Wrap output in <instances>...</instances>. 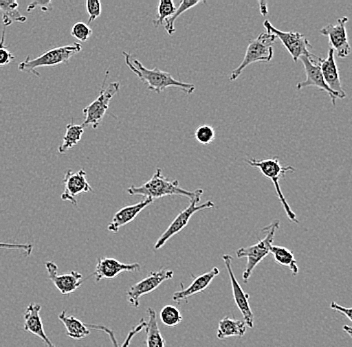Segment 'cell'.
<instances>
[{"label": "cell", "mask_w": 352, "mask_h": 347, "mask_svg": "<svg viewBox=\"0 0 352 347\" xmlns=\"http://www.w3.org/2000/svg\"><path fill=\"white\" fill-rule=\"evenodd\" d=\"M343 331L352 338V327L349 326V325H344V326H343Z\"/></svg>", "instance_id": "f35d334b"}, {"label": "cell", "mask_w": 352, "mask_h": 347, "mask_svg": "<svg viewBox=\"0 0 352 347\" xmlns=\"http://www.w3.org/2000/svg\"><path fill=\"white\" fill-rule=\"evenodd\" d=\"M202 194H204V191L198 193L195 199L190 201V204H189L188 208H186L184 212H180L179 214L176 216L175 221L171 223L168 228L165 230L162 236L156 241L155 245H154V249L158 250L164 247L165 243H166L171 237L176 236V234H179L182 230H184L195 213L199 212V210H210V208H215L214 202L212 201H208L206 202V203L197 205L198 202H199L200 199H201Z\"/></svg>", "instance_id": "ba28073f"}, {"label": "cell", "mask_w": 352, "mask_h": 347, "mask_svg": "<svg viewBox=\"0 0 352 347\" xmlns=\"http://www.w3.org/2000/svg\"><path fill=\"white\" fill-rule=\"evenodd\" d=\"M4 43H6V30L2 32L1 41H0V67L10 65L11 61L14 60L15 58L8 47L4 45Z\"/></svg>", "instance_id": "d6a6232c"}, {"label": "cell", "mask_w": 352, "mask_h": 347, "mask_svg": "<svg viewBox=\"0 0 352 347\" xmlns=\"http://www.w3.org/2000/svg\"><path fill=\"white\" fill-rule=\"evenodd\" d=\"M201 1H192V0H184V1L180 2L179 8H176V12L170 19H167L164 23V28L166 30L167 34L169 35H173L175 32V24L176 19L182 14V13L186 12L187 10H191V8H195V6L198 5V4H201Z\"/></svg>", "instance_id": "83f0119b"}, {"label": "cell", "mask_w": 352, "mask_h": 347, "mask_svg": "<svg viewBox=\"0 0 352 347\" xmlns=\"http://www.w3.org/2000/svg\"><path fill=\"white\" fill-rule=\"evenodd\" d=\"M46 270H47L48 278L52 281L54 287L60 291L63 295H69L76 291L82 284V274L77 271H72L68 274L59 276L58 267L54 261H47L45 263Z\"/></svg>", "instance_id": "9a60e30c"}, {"label": "cell", "mask_w": 352, "mask_h": 347, "mask_svg": "<svg viewBox=\"0 0 352 347\" xmlns=\"http://www.w3.org/2000/svg\"><path fill=\"white\" fill-rule=\"evenodd\" d=\"M276 36L270 32H264L259 34L256 38L250 41L246 48L245 56L239 67L232 70L230 81L236 80L242 71L248 65L254 63H270L274 57V43L276 41Z\"/></svg>", "instance_id": "8992f818"}, {"label": "cell", "mask_w": 352, "mask_h": 347, "mask_svg": "<svg viewBox=\"0 0 352 347\" xmlns=\"http://www.w3.org/2000/svg\"><path fill=\"white\" fill-rule=\"evenodd\" d=\"M41 305L38 303H30L24 313V331L32 333L41 338L45 347H55L52 340L46 335L43 320L41 317Z\"/></svg>", "instance_id": "ac0fdd59"}, {"label": "cell", "mask_w": 352, "mask_h": 347, "mask_svg": "<svg viewBox=\"0 0 352 347\" xmlns=\"http://www.w3.org/2000/svg\"><path fill=\"white\" fill-rule=\"evenodd\" d=\"M259 6H261V14L264 15L265 16L266 14L268 13L267 10V3L264 1L259 2Z\"/></svg>", "instance_id": "74e56055"}, {"label": "cell", "mask_w": 352, "mask_h": 347, "mask_svg": "<svg viewBox=\"0 0 352 347\" xmlns=\"http://www.w3.org/2000/svg\"><path fill=\"white\" fill-rule=\"evenodd\" d=\"M59 320L63 322L66 328V333L74 339H82L90 335V329L87 324H83L78 318L74 316L66 315V311L59 314Z\"/></svg>", "instance_id": "7402d4cb"}, {"label": "cell", "mask_w": 352, "mask_h": 347, "mask_svg": "<svg viewBox=\"0 0 352 347\" xmlns=\"http://www.w3.org/2000/svg\"><path fill=\"white\" fill-rule=\"evenodd\" d=\"M220 270L219 267H213L210 271L206 273L201 274L197 276L192 280L191 284L186 289H182V291H176L173 293V300L175 302H182L186 300L187 298L195 295V294L201 293L208 289V285L212 282V280L219 276Z\"/></svg>", "instance_id": "ffe728a7"}, {"label": "cell", "mask_w": 352, "mask_h": 347, "mask_svg": "<svg viewBox=\"0 0 352 347\" xmlns=\"http://www.w3.org/2000/svg\"><path fill=\"white\" fill-rule=\"evenodd\" d=\"M278 228L279 221H274L261 230V232L265 234L263 239L252 247H241L237 250V258L248 259V263H246V267L243 272L244 282L248 283L255 267L270 254V248L274 245L272 243H274L275 232Z\"/></svg>", "instance_id": "277c9868"}, {"label": "cell", "mask_w": 352, "mask_h": 347, "mask_svg": "<svg viewBox=\"0 0 352 347\" xmlns=\"http://www.w3.org/2000/svg\"><path fill=\"white\" fill-rule=\"evenodd\" d=\"M87 10L89 19L88 23H92L98 19L101 14V2L99 0H87Z\"/></svg>", "instance_id": "836d02e7"}, {"label": "cell", "mask_w": 352, "mask_h": 347, "mask_svg": "<svg viewBox=\"0 0 352 347\" xmlns=\"http://www.w3.org/2000/svg\"><path fill=\"white\" fill-rule=\"evenodd\" d=\"M0 249H12V250H21L24 254L30 256L33 250V245H21V243H0Z\"/></svg>", "instance_id": "e575fe53"}, {"label": "cell", "mask_w": 352, "mask_h": 347, "mask_svg": "<svg viewBox=\"0 0 352 347\" xmlns=\"http://www.w3.org/2000/svg\"><path fill=\"white\" fill-rule=\"evenodd\" d=\"M222 259H223L226 270H228V274H230L231 289H232L234 302L236 303L237 307L241 311L242 315H243V320L248 324V327L253 328V326H254V315H253L250 302H248L250 294L245 293L243 291L241 284H239V281L235 278L234 272H233L232 269V256H230V254H224L222 256Z\"/></svg>", "instance_id": "4fadbf2b"}, {"label": "cell", "mask_w": 352, "mask_h": 347, "mask_svg": "<svg viewBox=\"0 0 352 347\" xmlns=\"http://www.w3.org/2000/svg\"><path fill=\"white\" fill-rule=\"evenodd\" d=\"M160 320L166 326L175 327L182 324L184 317L179 309H176L173 305H166L160 311Z\"/></svg>", "instance_id": "f1b7e54d"}, {"label": "cell", "mask_w": 352, "mask_h": 347, "mask_svg": "<svg viewBox=\"0 0 352 347\" xmlns=\"http://www.w3.org/2000/svg\"><path fill=\"white\" fill-rule=\"evenodd\" d=\"M109 71L107 70L98 98L83 109V114L85 116V122L82 124L83 127L91 125L92 128H98V125L101 124L103 117L109 111L110 100L120 91V82H111L105 87V82L109 78Z\"/></svg>", "instance_id": "52a82bcc"}, {"label": "cell", "mask_w": 352, "mask_h": 347, "mask_svg": "<svg viewBox=\"0 0 352 347\" xmlns=\"http://www.w3.org/2000/svg\"><path fill=\"white\" fill-rule=\"evenodd\" d=\"M266 32H270L276 36L279 41L285 46L286 49L289 52L296 63L300 59L301 56H314V54L309 52L312 45L305 35L296 32H281V30L275 28L270 21H265L263 23Z\"/></svg>", "instance_id": "9c48e42d"}, {"label": "cell", "mask_w": 352, "mask_h": 347, "mask_svg": "<svg viewBox=\"0 0 352 347\" xmlns=\"http://www.w3.org/2000/svg\"><path fill=\"white\" fill-rule=\"evenodd\" d=\"M36 8H41L44 12H48V10H52V2L50 0L48 1H33L28 6V12H30Z\"/></svg>", "instance_id": "d590c367"}, {"label": "cell", "mask_w": 352, "mask_h": 347, "mask_svg": "<svg viewBox=\"0 0 352 347\" xmlns=\"http://www.w3.org/2000/svg\"><path fill=\"white\" fill-rule=\"evenodd\" d=\"M320 68L324 78L325 83L332 91L338 93L341 100L346 98V92L342 89L341 79L340 76V70L336 65V54L332 48H329V56L327 58H320Z\"/></svg>", "instance_id": "e0dca14e"}, {"label": "cell", "mask_w": 352, "mask_h": 347, "mask_svg": "<svg viewBox=\"0 0 352 347\" xmlns=\"http://www.w3.org/2000/svg\"><path fill=\"white\" fill-rule=\"evenodd\" d=\"M245 162L250 164V166H252V168L259 169L266 179L272 180V183L274 184L277 197H278L279 201L283 204L288 219L292 223L298 224L299 221L297 219L296 214L292 212V208L286 201L285 195H283V191H281L280 184H279V179L281 177H285L286 172H288V171L294 172L296 168L290 166H281L278 157L270 158V159H254V158H252V159H246Z\"/></svg>", "instance_id": "5b68a950"}, {"label": "cell", "mask_w": 352, "mask_h": 347, "mask_svg": "<svg viewBox=\"0 0 352 347\" xmlns=\"http://www.w3.org/2000/svg\"><path fill=\"white\" fill-rule=\"evenodd\" d=\"M195 136L197 142L202 146H208L214 140L215 131L210 125H201L195 131Z\"/></svg>", "instance_id": "4dcf8cb0"}, {"label": "cell", "mask_w": 352, "mask_h": 347, "mask_svg": "<svg viewBox=\"0 0 352 347\" xmlns=\"http://www.w3.org/2000/svg\"><path fill=\"white\" fill-rule=\"evenodd\" d=\"M140 263H122L114 258H98V265L94 270L96 282L102 280H112L122 272L140 271Z\"/></svg>", "instance_id": "2e32d148"}, {"label": "cell", "mask_w": 352, "mask_h": 347, "mask_svg": "<svg viewBox=\"0 0 352 347\" xmlns=\"http://www.w3.org/2000/svg\"><path fill=\"white\" fill-rule=\"evenodd\" d=\"M270 254L274 256L275 261L283 267H287L292 272V276H297L299 272L298 265L294 258V254L286 247L272 245L270 248Z\"/></svg>", "instance_id": "484cf974"}, {"label": "cell", "mask_w": 352, "mask_h": 347, "mask_svg": "<svg viewBox=\"0 0 352 347\" xmlns=\"http://www.w3.org/2000/svg\"><path fill=\"white\" fill-rule=\"evenodd\" d=\"M82 46L80 43L60 46V47L52 48L45 54H41L36 58H30L26 56L22 63L19 65V69L26 74H32L36 76H41L37 69L41 67H56L59 65H65L69 63L70 58L81 52Z\"/></svg>", "instance_id": "3957f363"}, {"label": "cell", "mask_w": 352, "mask_h": 347, "mask_svg": "<svg viewBox=\"0 0 352 347\" xmlns=\"http://www.w3.org/2000/svg\"><path fill=\"white\" fill-rule=\"evenodd\" d=\"M125 63L129 69L138 76L143 83L147 85L151 91L160 92L168 89V87H177V89L184 90L186 94H192L195 91V85L191 83L182 82V81L176 80L175 78L170 76V74L166 71H162L158 67H154L153 69L143 67L142 63L138 59L131 60V54L123 52Z\"/></svg>", "instance_id": "6da1fadb"}, {"label": "cell", "mask_w": 352, "mask_h": 347, "mask_svg": "<svg viewBox=\"0 0 352 347\" xmlns=\"http://www.w3.org/2000/svg\"><path fill=\"white\" fill-rule=\"evenodd\" d=\"M330 309L346 316L352 322V307H349H349L341 306V305L338 304V303L332 302L330 303Z\"/></svg>", "instance_id": "8d00e7d4"}, {"label": "cell", "mask_w": 352, "mask_h": 347, "mask_svg": "<svg viewBox=\"0 0 352 347\" xmlns=\"http://www.w3.org/2000/svg\"><path fill=\"white\" fill-rule=\"evenodd\" d=\"M85 133V127L82 125L69 124L66 125L65 135L63 136V144L58 147V153L65 155L66 151L77 146Z\"/></svg>", "instance_id": "d4e9b609"}, {"label": "cell", "mask_w": 352, "mask_h": 347, "mask_svg": "<svg viewBox=\"0 0 352 347\" xmlns=\"http://www.w3.org/2000/svg\"><path fill=\"white\" fill-rule=\"evenodd\" d=\"M148 313V320L146 322V342L147 347H165V340L162 333H160V326H158L157 320H156V313L153 309L149 307L147 309Z\"/></svg>", "instance_id": "603a6c76"}, {"label": "cell", "mask_w": 352, "mask_h": 347, "mask_svg": "<svg viewBox=\"0 0 352 347\" xmlns=\"http://www.w3.org/2000/svg\"><path fill=\"white\" fill-rule=\"evenodd\" d=\"M19 5L15 0H0V12L2 13V23L10 26L13 23H26L28 19L21 14Z\"/></svg>", "instance_id": "cb8c5ba5"}, {"label": "cell", "mask_w": 352, "mask_h": 347, "mask_svg": "<svg viewBox=\"0 0 352 347\" xmlns=\"http://www.w3.org/2000/svg\"><path fill=\"white\" fill-rule=\"evenodd\" d=\"M153 199H145L142 201L138 202V203L133 204V205L125 206V208H121L112 217V221H110L109 226H107V230L110 232L118 234L120 232V227L133 221L136 216L144 208H146L149 204L153 203Z\"/></svg>", "instance_id": "d6986e66"}, {"label": "cell", "mask_w": 352, "mask_h": 347, "mask_svg": "<svg viewBox=\"0 0 352 347\" xmlns=\"http://www.w3.org/2000/svg\"><path fill=\"white\" fill-rule=\"evenodd\" d=\"M349 17H340L334 24H327L321 28L320 34L329 37L330 48L338 54L340 58H345L351 54V46L347 36L346 24Z\"/></svg>", "instance_id": "7c38bea8"}, {"label": "cell", "mask_w": 352, "mask_h": 347, "mask_svg": "<svg viewBox=\"0 0 352 347\" xmlns=\"http://www.w3.org/2000/svg\"><path fill=\"white\" fill-rule=\"evenodd\" d=\"M246 331H248V324L244 320H237L230 317V316H226L219 322L217 338L226 339V338L232 337V336L242 337L245 335Z\"/></svg>", "instance_id": "44dd1931"}, {"label": "cell", "mask_w": 352, "mask_h": 347, "mask_svg": "<svg viewBox=\"0 0 352 347\" xmlns=\"http://www.w3.org/2000/svg\"><path fill=\"white\" fill-rule=\"evenodd\" d=\"M301 63L305 65L307 79L297 83L296 89L298 90L305 89V87H316L318 89L323 90L331 98L332 104L336 105V100H341L340 96L327 87L323 78L322 72L320 68V57L316 56L312 57L301 56Z\"/></svg>", "instance_id": "8fae6325"}, {"label": "cell", "mask_w": 352, "mask_h": 347, "mask_svg": "<svg viewBox=\"0 0 352 347\" xmlns=\"http://www.w3.org/2000/svg\"><path fill=\"white\" fill-rule=\"evenodd\" d=\"M72 35L81 43H85L92 35V30L85 23H77L72 26Z\"/></svg>", "instance_id": "1f68e13d"}, {"label": "cell", "mask_w": 352, "mask_h": 347, "mask_svg": "<svg viewBox=\"0 0 352 347\" xmlns=\"http://www.w3.org/2000/svg\"><path fill=\"white\" fill-rule=\"evenodd\" d=\"M176 12L175 2L173 0H162L158 4V16L154 19L153 24L155 27L164 24L167 19H170Z\"/></svg>", "instance_id": "f546056e"}, {"label": "cell", "mask_w": 352, "mask_h": 347, "mask_svg": "<svg viewBox=\"0 0 352 347\" xmlns=\"http://www.w3.org/2000/svg\"><path fill=\"white\" fill-rule=\"evenodd\" d=\"M175 272L169 269H160L153 271L148 276L132 285L126 292L127 302L132 307H140V298L145 294L156 291L164 281L173 280Z\"/></svg>", "instance_id": "30bf717a"}, {"label": "cell", "mask_w": 352, "mask_h": 347, "mask_svg": "<svg viewBox=\"0 0 352 347\" xmlns=\"http://www.w3.org/2000/svg\"><path fill=\"white\" fill-rule=\"evenodd\" d=\"M88 328H94L96 329V331H101L103 333H107L109 335L110 340H111L112 344H113V347H129V344H131V342L132 338L138 335V333L142 331L143 328L146 327V322L144 320H140V324L135 325L133 328L131 329V333H129L127 337L125 338L124 342H123L122 346H118V340H116V336H114L113 331H110L107 327L102 326V325H94V324H87Z\"/></svg>", "instance_id": "4316f807"}, {"label": "cell", "mask_w": 352, "mask_h": 347, "mask_svg": "<svg viewBox=\"0 0 352 347\" xmlns=\"http://www.w3.org/2000/svg\"><path fill=\"white\" fill-rule=\"evenodd\" d=\"M65 190L61 194V201L72 202L74 205L77 206L76 197L81 193L94 192L89 182L87 179V172L83 169L80 170L66 171L65 179Z\"/></svg>", "instance_id": "5bb4252c"}, {"label": "cell", "mask_w": 352, "mask_h": 347, "mask_svg": "<svg viewBox=\"0 0 352 347\" xmlns=\"http://www.w3.org/2000/svg\"><path fill=\"white\" fill-rule=\"evenodd\" d=\"M204 190L189 191L180 188L178 180H169L162 175V168L156 169L155 173L148 181L140 186H132L127 188V192L131 195H142L145 199H155L168 195H182L188 197L189 201H192L198 193L202 192Z\"/></svg>", "instance_id": "7a4b0ae2"}]
</instances>
